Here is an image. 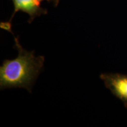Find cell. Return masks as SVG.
<instances>
[{
	"instance_id": "cell-1",
	"label": "cell",
	"mask_w": 127,
	"mask_h": 127,
	"mask_svg": "<svg viewBox=\"0 0 127 127\" xmlns=\"http://www.w3.org/2000/svg\"><path fill=\"white\" fill-rule=\"evenodd\" d=\"M14 48L18 50V55L15 59L5 60L0 67V88H24L29 93L35 81L44 66L45 57H35L34 51H28L20 45L18 37H15Z\"/></svg>"
},
{
	"instance_id": "cell-2",
	"label": "cell",
	"mask_w": 127,
	"mask_h": 127,
	"mask_svg": "<svg viewBox=\"0 0 127 127\" xmlns=\"http://www.w3.org/2000/svg\"><path fill=\"white\" fill-rule=\"evenodd\" d=\"M100 78L104 81L105 87L127 108V75L119 73L101 74Z\"/></svg>"
},
{
	"instance_id": "cell-3",
	"label": "cell",
	"mask_w": 127,
	"mask_h": 127,
	"mask_svg": "<svg viewBox=\"0 0 127 127\" xmlns=\"http://www.w3.org/2000/svg\"><path fill=\"white\" fill-rule=\"evenodd\" d=\"M14 6V11L9 20V23H11L16 12L21 11L28 14L30 19L28 22L31 24L36 17H39L42 14L48 13L47 9L41 7V2L37 0H12Z\"/></svg>"
},
{
	"instance_id": "cell-4",
	"label": "cell",
	"mask_w": 127,
	"mask_h": 127,
	"mask_svg": "<svg viewBox=\"0 0 127 127\" xmlns=\"http://www.w3.org/2000/svg\"><path fill=\"white\" fill-rule=\"evenodd\" d=\"M37 1H39V2H42V1H47L48 2H52V4H53L55 7H57L60 2V0H37Z\"/></svg>"
}]
</instances>
